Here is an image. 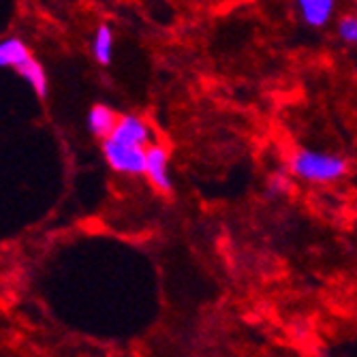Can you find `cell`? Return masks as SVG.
Listing matches in <instances>:
<instances>
[{
  "label": "cell",
  "mask_w": 357,
  "mask_h": 357,
  "mask_svg": "<svg viewBox=\"0 0 357 357\" xmlns=\"http://www.w3.org/2000/svg\"><path fill=\"white\" fill-rule=\"evenodd\" d=\"M349 169V163L342 156L317 152V150H298L291 156V174H296L308 182H334L340 180Z\"/></svg>",
  "instance_id": "6da1fadb"
},
{
  "label": "cell",
  "mask_w": 357,
  "mask_h": 357,
  "mask_svg": "<svg viewBox=\"0 0 357 357\" xmlns=\"http://www.w3.org/2000/svg\"><path fill=\"white\" fill-rule=\"evenodd\" d=\"M103 154H105L107 165L118 174H126V176H142L144 174L146 148L126 146V144H120L107 135V137H103Z\"/></svg>",
  "instance_id": "7a4b0ae2"
},
{
  "label": "cell",
  "mask_w": 357,
  "mask_h": 357,
  "mask_svg": "<svg viewBox=\"0 0 357 357\" xmlns=\"http://www.w3.org/2000/svg\"><path fill=\"white\" fill-rule=\"evenodd\" d=\"M144 174L152 182V186L160 192L172 190V176H169V154L163 146L146 148L144 158Z\"/></svg>",
  "instance_id": "3957f363"
},
{
  "label": "cell",
  "mask_w": 357,
  "mask_h": 357,
  "mask_svg": "<svg viewBox=\"0 0 357 357\" xmlns=\"http://www.w3.org/2000/svg\"><path fill=\"white\" fill-rule=\"evenodd\" d=\"M109 137L120 142V144H126V146L146 148L150 137H152V131H150V126L142 118H137V116H122V118L116 120Z\"/></svg>",
  "instance_id": "277c9868"
},
{
  "label": "cell",
  "mask_w": 357,
  "mask_h": 357,
  "mask_svg": "<svg viewBox=\"0 0 357 357\" xmlns=\"http://www.w3.org/2000/svg\"><path fill=\"white\" fill-rule=\"evenodd\" d=\"M298 7H300L302 20L308 26L321 28L330 22L334 13V0H298Z\"/></svg>",
  "instance_id": "5b68a950"
},
{
  "label": "cell",
  "mask_w": 357,
  "mask_h": 357,
  "mask_svg": "<svg viewBox=\"0 0 357 357\" xmlns=\"http://www.w3.org/2000/svg\"><path fill=\"white\" fill-rule=\"evenodd\" d=\"M15 71L30 84V88L35 90V92L41 96V99L47 94V75H45V71H43L41 64H39L35 58H32V56H28Z\"/></svg>",
  "instance_id": "8992f818"
},
{
  "label": "cell",
  "mask_w": 357,
  "mask_h": 357,
  "mask_svg": "<svg viewBox=\"0 0 357 357\" xmlns=\"http://www.w3.org/2000/svg\"><path fill=\"white\" fill-rule=\"evenodd\" d=\"M116 114L105 107V105H94L88 114V128H90V133L96 135V137H107L112 133V128L116 124Z\"/></svg>",
  "instance_id": "52a82bcc"
},
{
  "label": "cell",
  "mask_w": 357,
  "mask_h": 357,
  "mask_svg": "<svg viewBox=\"0 0 357 357\" xmlns=\"http://www.w3.org/2000/svg\"><path fill=\"white\" fill-rule=\"evenodd\" d=\"M28 56H32V54L28 52V47L22 39L11 37V39L0 41V67L17 69Z\"/></svg>",
  "instance_id": "ba28073f"
},
{
  "label": "cell",
  "mask_w": 357,
  "mask_h": 357,
  "mask_svg": "<svg viewBox=\"0 0 357 357\" xmlns=\"http://www.w3.org/2000/svg\"><path fill=\"white\" fill-rule=\"evenodd\" d=\"M92 54L96 58L99 64H107L112 62V54H114V37H112V30L107 26H101L96 30L94 41H92Z\"/></svg>",
  "instance_id": "9c48e42d"
},
{
  "label": "cell",
  "mask_w": 357,
  "mask_h": 357,
  "mask_svg": "<svg viewBox=\"0 0 357 357\" xmlns=\"http://www.w3.org/2000/svg\"><path fill=\"white\" fill-rule=\"evenodd\" d=\"M338 37L344 43H355L357 41V20L353 15H347L338 24Z\"/></svg>",
  "instance_id": "30bf717a"
},
{
  "label": "cell",
  "mask_w": 357,
  "mask_h": 357,
  "mask_svg": "<svg viewBox=\"0 0 357 357\" xmlns=\"http://www.w3.org/2000/svg\"><path fill=\"white\" fill-rule=\"evenodd\" d=\"M289 188H291V184H289V180L282 174L274 176L272 182H270V190H274V192H287Z\"/></svg>",
  "instance_id": "8fae6325"
}]
</instances>
